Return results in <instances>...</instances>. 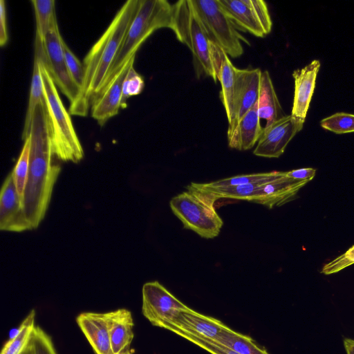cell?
Instances as JSON below:
<instances>
[{
	"label": "cell",
	"mask_w": 354,
	"mask_h": 354,
	"mask_svg": "<svg viewBox=\"0 0 354 354\" xmlns=\"http://www.w3.org/2000/svg\"><path fill=\"white\" fill-rule=\"evenodd\" d=\"M30 140L28 177L23 198L25 214L31 228L44 219L61 167L54 157L46 104L35 109L29 135Z\"/></svg>",
	"instance_id": "6da1fadb"
},
{
	"label": "cell",
	"mask_w": 354,
	"mask_h": 354,
	"mask_svg": "<svg viewBox=\"0 0 354 354\" xmlns=\"http://www.w3.org/2000/svg\"><path fill=\"white\" fill-rule=\"evenodd\" d=\"M140 0L127 1L85 56L84 82L76 100L70 104L71 115L86 116L100 91L139 7Z\"/></svg>",
	"instance_id": "7a4b0ae2"
},
{
	"label": "cell",
	"mask_w": 354,
	"mask_h": 354,
	"mask_svg": "<svg viewBox=\"0 0 354 354\" xmlns=\"http://www.w3.org/2000/svg\"><path fill=\"white\" fill-rule=\"evenodd\" d=\"M172 15L173 5L166 0H140L138 11L96 96L111 83L124 64L136 55L142 44L155 30L171 28Z\"/></svg>",
	"instance_id": "3957f363"
},
{
	"label": "cell",
	"mask_w": 354,
	"mask_h": 354,
	"mask_svg": "<svg viewBox=\"0 0 354 354\" xmlns=\"http://www.w3.org/2000/svg\"><path fill=\"white\" fill-rule=\"evenodd\" d=\"M35 58L39 62L44 86L54 157L62 161L77 163L83 158L84 151L70 113L62 103L44 62L37 54Z\"/></svg>",
	"instance_id": "277c9868"
},
{
	"label": "cell",
	"mask_w": 354,
	"mask_h": 354,
	"mask_svg": "<svg viewBox=\"0 0 354 354\" xmlns=\"http://www.w3.org/2000/svg\"><path fill=\"white\" fill-rule=\"evenodd\" d=\"M186 189L187 191L171 199V211L182 222L184 228L192 230L204 239L216 237L223 225L214 205L217 200L192 183Z\"/></svg>",
	"instance_id": "5b68a950"
},
{
	"label": "cell",
	"mask_w": 354,
	"mask_h": 354,
	"mask_svg": "<svg viewBox=\"0 0 354 354\" xmlns=\"http://www.w3.org/2000/svg\"><path fill=\"white\" fill-rule=\"evenodd\" d=\"M176 38L191 50L198 74H205L215 82L209 53L210 41L190 0L173 5L171 28Z\"/></svg>",
	"instance_id": "8992f818"
},
{
	"label": "cell",
	"mask_w": 354,
	"mask_h": 354,
	"mask_svg": "<svg viewBox=\"0 0 354 354\" xmlns=\"http://www.w3.org/2000/svg\"><path fill=\"white\" fill-rule=\"evenodd\" d=\"M209 40L232 57L243 53L241 41L249 42L237 31L218 0H190Z\"/></svg>",
	"instance_id": "52a82bcc"
},
{
	"label": "cell",
	"mask_w": 354,
	"mask_h": 354,
	"mask_svg": "<svg viewBox=\"0 0 354 354\" xmlns=\"http://www.w3.org/2000/svg\"><path fill=\"white\" fill-rule=\"evenodd\" d=\"M62 40L55 15L44 39L42 41L36 35L35 54L39 55L44 62L55 84L71 104L77 98L80 88L73 81L68 70Z\"/></svg>",
	"instance_id": "ba28073f"
},
{
	"label": "cell",
	"mask_w": 354,
	"mask_h": 354,
	"mask_svg": "<svg viewBox=\"0 0 354 354\" xmlns=\"http://www.w3.org/2000/svg\"><path fill=\"white\" fill-rule=\"evenodd\" d=\"M224 12L237 29L264 37L272 29L268 6L262 0H218Z\"/></svg>",
	"instance_id": "9c48e42d"
},
{
	"label": "cell",
	"mask_w": 354,
	"mask_h": 354,
	"mask_svg": "<svg viewBox=\"0 0 354 354\" xmlns=\"http://www.w3.org/2000/svg\"><path fill=\"white\" fill-rule=\"evenodd\" d=\"M142 295V313L154 326L170 322L187 307L157 281L145 283Z\"/></svg>",
	"instance_id": "30bf717a"
},
{
	"label": "cell",
	"mask_w": 354,
	"mask_h": 354,
	"mask_svg": "<svg viewBox=\"0 0 354 354\" xmlns=\"http://www.w3.org/2000/svg\"><path fill=\"white\" fill-rule=\"evenodd\" d=\"M303 126L304 124L291 115H286L263 128L253 153L264 158H279L283 154L290 141L302 129Z\"/></svg>",
	"instance_id": "8fae6325"
},
{
	"label": "cell",
	"mask_w": 354,
	"mask_h": 354,
	"mask_svg": "<svg viewBox=\"0 0 354 354\" xmlns=\"http://www.w3.org/2000/svg\"><path fill=\"white\" fill-rule=\"evenodd\" d=\"M261 71L254 69L236 70L232 116L227 131L232 130L241 118L258 102Z\"/></svg>",
	"instance_id": "7c38bea8"
},
{
	"label": "cell",
	"mask_w": 354,
	"mask_h": 354,
	"mask_svg": "<svg viewBox=\"0 0 354 354\" xmlns=\"http://www.w3.org/2000/svg\"><path fill=\"white\" fill-rule=\"evenodd\" d=\"M0 229L17 232L32 230L25 214L22 199L17 193L12 173L7 176L1 189Z\"/></svg>",
	"instance_id": "4fadbf2b"
},
{
	"label": "cell",
	"mask_w": 354,
	"mask_h": 354,
	"mask_svg": "<svg viewBox=\"0 0 354 354\" xmlns=\"http://www.w3.org/2000/svg\"><path fill=\"white\" fill-rule=\"evenodd\" d=\"M135 57H132L124 64L111 83L93 100L91 116L100 125H103L118 113L122 104L123 82L129 68L134 63Z\"/></svg>",
	"instance_id": "5bb4252c"
},
{
	"label": "cell",
	"mask_w": 354,
	"mask_h": 354,
	"mask_svg": "<svg viewBox=\"0 0 354 354\" xmlns=\"http://www.w3.org/2000/svg\"><path fill=\"white\" fill-rule=\"evenodd\" d=\"M307 181L288 178L286 171L272 179L262 183L257 192L254 203L269 208L281 206L297 196Z\"/></svg>",
	"instance_id": "9a60e30c"
},
{
	"label": "cell",
	"mask_w": 354,
	"mask_h": 354,
	"mask_svg": "<svg viewBox=\"0 0 354 354\" xmlns=\"http://www.w3.org/2000/svg\"><path fill=\"white\" fill-rule=\"evenodd\" d=\"M319 68V61L315 59L304 68L292 73L295 93L291 115L302 124H304L309 109Z\"/></svg>",
	"instance_id": "2e32d148"
},
{
	"label": "cell",
	"mask_w": 354,
	"mask_h": 354,
	"mask_svg": "<svg viewBox=\"0 0 354 354\" xmlns=\"http://www.w3.org/2000/svg\"><path fill=\"white\" fill-rule=\"evenodd\" d=\"M209 53L215 82L218 80L221 83L220 97L229 122L232 116L234 88L237 68L232 64L224 50L211 41Z\"/></svg>",
	"instance_id": "e0dca14e"
},
{
	"label": "cell",
	"mask_w": 354,
	"mask_h": 354,
	"mask_svg": "<svg viewBox=\"0 0 354 354\" xmlns=\"http://www.w3.org/2000/svg\"><path fill=\"white\" fill-rule=\"evenodd\" d=\"M167 325L212 339H217L227 326L220 320L199 313L188 306L179 311L170 322L162 324L160 328H163Z\"/></svg>",
	"instance_id": "ac0fdd59"
},
{
	"label": "cell",
	"mask_w": 354,
	"mask_h": 354,
	"mask_svg": "<svg viewBox=\"0 0 354 354\" xmlns=\"http://www.w3.org/2000/svg\"><path fill=\"white\" fill-rule=\"evenodd\" d=\"M77 323L96 354H113L104 313H80Z\"/></svg>",
	"instance_id": "d6986e66"
},
{
	"label": "cell",
	"mask_w": 354,
	"mask_h": 354,
	"mask_svg": "<svg viewBox=\"0 0 354 354\" xmlns=\"http://www.w3.org/2000/svg\"><path fill=\"white\" fill-rule=\"evenodd\" d=\"M104 315L113 354L129 352L134 337V324L131 311L126 308H119L106 313Z\"/></svg>",
	"instance_id": "ffe728a7"
},
{
	"label": "cell",
	"mask_w": 354,
	"mask_h": 354,
	"mask_svg": "<svg viewBox=\"0 0 354 354\" xmlns=\"http://www.w3.org/2000/svg\"><path fill=\"white\" fill-rule=\"evenodd\" d=\"M263 131L258 113V102L238 122L235 127L227 131L228 146L232 149L245 151L252 149Z\"/></svg>",
	"instance_id": "44dd1931"
},
{
	"label": "cell",
	"mask_w": 354,
	"mask_h": 354,
	"mask_svg": "<svg viewBox=\"0 0 354 354\" xmlns=\"http://www.w3.org/2000/svg\"><path fill=\"white\" fill-rule=\"evenodd\" d=\"M260 120L265 119L268 127L286 115L281 106L268 71L261 72L258 98Z\"/></svg>",
	"instance_id": "7402d4cb"
},
{
	"label": "cell",
	"mask_w": 354,
	"mask_h": 354,
	"mask_svg": "<svg viewBox=\"0 0 354 354\" xmlns=\"http://www.w3.org/2000/svg\"><path fill=\"white\" fill-rule=\"evenodd\" d=\"M46 104V102L39 62L37 59L35 58L28 106L21 136L24 141L30 135L33 115L37 106L40 104Z\"/></svg>",
	"instance_id": "603a6c76"
},
{
	"label": "cell",
	"mask_w": 354,
	"mask_h": 354,
	"mask_svg": "<svg viewBox=\"0 0 354 354\" xmlns=\"http://www.w3.org/2000/svg\"><path fill=\"white\" fill-rule=\"evenodd\" d=\"M214 341L226 346L239 354H269L252 337L233 330L227 326Z\"/></svg>",
	"instance_id": "cb8c5ba5"
},
{
	"label": "cell",
	"mask_w": 354,
	"mask_h": 354,
	"mask_svg": "<svg viewBox=\"0 0 354 354\" xmlns=\"http://www.w3.org/2000/svg\"><path fill=\"white\" fill-rule=\"evenodd\" d=\"M35 311L32 310L19 325L15 335L3 346L1 354H19L28 343L35 326Z\"/></svg>",
	"instance_id": "d4e9b609"
},
{
	"label": "cell",
	"mask_w": 354,
	"mask_h": 354,
	"mask_svg": "<svg viewBox=\"0 0 354 354\" xmlns=\"http://www.w3.org/2000/svg\"><path fill=\"white\" fill-rule=\"evenodd\" d=\"M35 13L36 35L42 41L55 16L54 0H31Z\"/></svg>",
	"instance_id": "484cf974"
},
{
	"label": "cell",
	"mask_w": 354,
	"mask_h": 354,
	"mask_svg": "<svg viewBox=\"0 0 354 354\" xmlns=\"http://www.w3.org/2000/svg\"><path fill=\"white\" fill-rule=\"evenodd\" d=\"M163 328L177 334L212 354H239L218 342L196 334L187 333L173 326L167 325L164 326Z\"/></svg>",
	"instance_id": "4316f807"
},
{
	"label": "cell",
	"mask_w": 354,
	"mask_h": 354,
	"mask_svg": "<svg viewBox=\"0 0 354 354\" xmlns=\"http://www.w3.org/2000/svg\"><path fill=\"white\" fill-rule=\"evenodd\" d=\"M30 140L29 136L24 144L17 162L11 171L14 183L22 201L26 187L29 172Z\"/></svg>",
	"instance_id": "83f0119b"
},
{
	"label": "cell",
	"mask_w": 354,
	"mask_h": 354,
	"mask_svg": "<svg viewBox=\"0 0 354 354\" xmlns=\"http://www.w3.org/2000/svg\"><path fill=\"white\" fill-rule=\"evenodd\" d=\"M321 127L337 134L354 132V115L336 113L320 121Z\"/></svg>",
	"instance_id": "f1b7e54d"
},
{
	"label": "cell",
	"mask_w": 354,
	"mask_h": 354,
	"mask_svg": "<svg viewBox=\"0 0 354 354\" xmlns=\"http://www.w3.org/2000/svg\"><path fill=\"white\" fill-rule=\"evenodd\" d=\"M278 173L279 171H271L235 176L208 183L214 187H233L244 185L266 180L276 176Z\"/></svg>",
	"instance_id": "f546056e"
},
{
	"label": "cell",
	"mask_w": 354,
	"mask_h": 354,
	"mask_svg": "<svg viewBox=\"0 0 354 354\" xmlns=\"http://www.w3.org/2000/svg\"><path fill=\"white\" fill-rule=\"evenodd\" d=\"M145 86L143 77L136 72L133 64L131 66L124 78L122 86L121 108L127 107V100L133 95L140 94Z\"/></svg>",
	"instance_id": "4dcf8cb0"
},
{
	"label": "cell",
	"mask_w": 354,
	"mask_h": 354,
	"mask_svg": "<svg viewBox=\"0 0 354 354\" xmlns=\"http://www.w3.org/2000/svg\"><path fill=\"white\" fill-rule=\"evenodd\" d=\"M30 343L34 354H57L51 337L39 326H35Z\"/></svg>",
	"instance_id": "1f68e13d"
},
{
	"label": "cell",
	"mask_w": 354,
	"mask_h": 354,
	"mask_svg": "<svg viewBox=\"0 0 354 354\" xmlns=\"http://www.w3.org/2000/svg\"><path fill=\"white\" fill-rule=\"evenodd\" d=\"M62 47L69 73L73 81L81 90L84 78V65L71 51L64 40H62Z\"/></svg>",
	"instance_id": "d6a6232c"
},
{
	"label": "cell",
	"mask_w": 354,
	"mask_h": 354,
	"mask_svg": "<svg viewBox=\"0 0 354 354\" xmlns=\"http://www.w3.org/2000/svg\"><path fill=\"white\" fill-rule=\"evenodd\" d=\"M354 263V245L347 252L324 266L322 270L325 274L335 273Z\"/></svg>",
	"instance_id": "836d02e7"
},
{
	"label": "cell",
	"mask_w": 354,
	"mask_h": 354,
	"mask_svg": "<svg viewBox=\"0 0 354 354\" xmlns=\"http://www.w3.org/2000/svg\"><path fill=\"white\" fill-rule=\"evenodd\" d=\"M316 169L311 167L300 168L286 171V176L288 178L296 180H305L308 183L315 176Z\"/></svg>",
	"instance_id": "e575fe53"
},
{
	"label": "cell",
	"mask_w": 354,
	"mask_h": 354,
	"mask_svg": "<svg viewBox=\"0 0 354 354\" xmlns=\"http://www.w3.org/2000/svg\"><path fill=\"white\" fill-rule=\"evenodd\" d=\"M8 40L6 26V11L5 1L0 0V46H5Z\"/></svg>",
	"instance_id": "d590c367"
},
{
	"label": "cell",
	"mask_w": 354,
	"mask_h": 354,
	"mask_svg": "<svg viewBox=\"0 0 354 354\" xmlns=\"http://www.w3.org/2000/svg\"><path fill=\"white\" fill-rule=\"evenodd\" d=\"M344 346L346 354H354V339L345 338L344 339Z\"/></svg>",
	"instance_id": "8d00e7d4"
},
{
	"label": "cell",
	"mask_w": 354,
	"mask_h": 354,
	"mask_svg": "<svg viewBox=\"0 0 354 354\" xmlns=\"http://www.w3.org/2000/svg\"><path fill=\"white\" fill-rule=\"evenodd\" d=\"M19 354H34L32 347L30 343V340Z\"/></svg>",
	"instance_id": "74e56055"
},
{
	"label": "cell",
	"mask_w": 354,
	"mask_h": 354,
	"mask_svg": "<svg viewBox=\"0 0 354 354\" xmlns=\"http://www.w3.org/2000/svg\"><path fill=\"white\" fill-rule=\"evenodd\" d=\"M124 354H132V353H131V351H129V352H127V353H126Z\"/></svg>",
	"instance_id": "f35d334b"
}]
</instances>
